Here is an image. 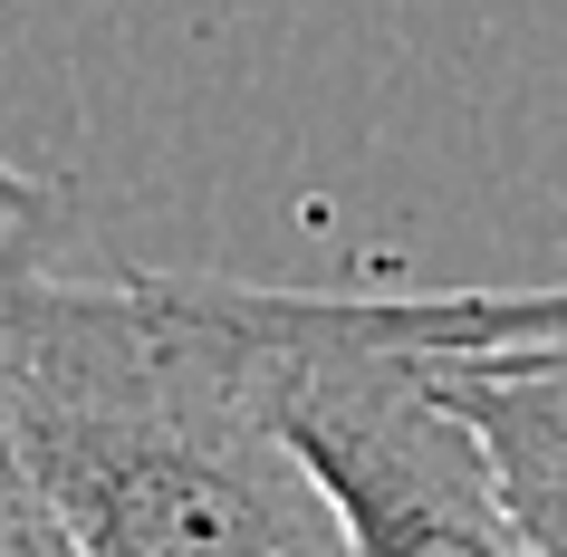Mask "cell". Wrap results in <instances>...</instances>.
I'll return each instance as SVG.
<instances>
[{"instance_id": "1", "label": "cell", "mask_w": 567, "mask_h": 557, "mask_svg": "<svg viewBox=\"0 0 567 557\" xmlns=\"http://www.w3.org/2000/svg\"><path fill=\"white\" fill-rule=\"evenodd\" d=\"M0 203V423L78 557H347L308 471L231 394L183 269L78 279Z\"/></svg>"}, {"instance_id": "2", "label": "cell", "mask_w": 567, "mask_h": 557, "mask_svg": "<svg viewBox=\"0 0 567 557\" xmlns=\"http://www.w3.org/2000/svg\"><path fill=\"white\" fill-rule=\"evenodd\" d=\"M231 394L269 423V442L308 471L347 557H529L491 499L472 433L423 384V347L472 318V298H308L193 279Z\"/></svg>"}, {"instance_id": "3", "label": "cell", "mask_w": 567, "mask_h": 557, "mask_svg": "<svg viewBox=\"0 0 567 557\" xmlns=\"http://www.w3.org/2000/svg\"><path fill=\"white\" fill-rule=\"evenodd\" d=\"M0 557H78L59 538V519H49L39 481L20 471V452H10V423H0Z\"/></svg>"}, {"instance_id": "4", "label": "cell", "mask_w": 567, "mask_h": 557, "mask_svg": "<svg viewBox=\"0 0 567 557\" xmlns=\"http://www.w3.org/2000/svg\"><path fill=\"white\" fill-rule=\"evenodd\" d=\"M0 183H10V174H0Z\"/></svg>"}]
</instances>
